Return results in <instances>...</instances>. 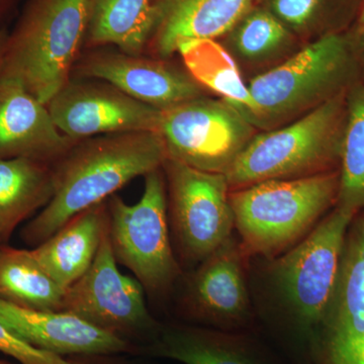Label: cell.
I'll use <instances>...</instances> for the list:
<instances>
[{"mask_svg": "<svg viewBox=\"0 0 364 364\" xmlns=\"http://www.w3.org/2000/svg\"><path fill=\"white\" fill-rule=\"evenodd\" d=\"M354 213L335 207L287 252L265 260L268 303L264 331L291 364H313L318 326L338 280Z\"/></svg>", "mask_w": 364, "mask_h": 364, "instance_id": "obj_1", "label": "cell"}, {"mask_svg": "<svg viewBox=\"0 0 364 364\" xmlns=\"http://www.w3.org/2000/svg\"><path fill=\"white\" fill-rule=\"evenodd\" d=\"M167 158L157 132L111 134L79 140L54 166L52 200L21 231L26 245H40L76 215L107 202Z\"/></svg>", "mask_w": 364, "mask_h": 364, "instance_id": "obj_2", "label": "cell"}, {"mask_svg": "<svg viewBox=\"0 0 364 364\" xmlns=\"http://www.w3.org/2000/svg\"><path fill=\"white\" fill-rule=\"evenodd\" d=\"M363 78V62L349 33L323 38L249 79L255 111L246 119L258 131L279 128L348 92Z\"/></svg>", "mask_w": 364, "mask_h": 364, "instance_id": "obj_3", "label": "cell"}, {"mask_svg": "<svg viewBox=\"0 0 364 364\" xmlns=\"http://www.w3.org/2000/svg\"><path fill=\"white\" fill-rule=\"evenodd\" d=\"M87 23L88 0H26L9 32L0 81L47 105L70 80Z\"/></svg>", "mask_w": 364, "mask_h": 364, "instance_id": "obj_4", "label": "cell"}, {"mask_svg": "<svg viewBox=\"0 0 364 364\" xmlns=\"http://www.w3.org/2000/svg\"><path fill=\"white\" fill-rule=\"evenodd\" d=\"M338 193L339 170L234 189L235 232L251 257L273 259L313 231L336 207Z\"/></svg>", "mask_w": 364, "mask_h": 364, "instance_id": "obj_5", "label": "cell"}, {"mask_svg": "<svg viewBox=\"0 0 364 364\" xmlns=\"http://www.w3.org/2000/svg\"><path fill=\"white\" fill-rule=\"evenodd\" d=\"M347 95L343 93L279 128L258 132L225 173L230 189L339 170Z\"/></svg>", "mask_w": 364, "mask_h": 364, "instance_id": "obj_6", "label": "cell"}, {"mask_svg": "<svg viewBox=\"0 0 364 364\" xmlns=\"http://www.w3.org/2000/svg\"><path fill=\"white\" fill-rule=\"evenodd\" d=\"M145 177L140 200L134 205L114 195L107 200L109 233L117 262L128 268L151 298L173 291L182 275L167 212L166 181L162 167Z\"/></svg>", "mask_w": 364, "mask_h": 364, "instance_id": "obj_7", "label": "cell"}, {"mask_svg": "<svg viewBox=\"0 0 364 364\" xmlns=\"http://www.w3.org/2000/svg\"><path fill=\"white\" fill-rule=\"evenodd\" d=\"M170 234L181 267H198L235 233L229 183L223 173L203 171L166 158Z\"/></svg>", "mask_w": 364, "mask_h": 364, "instance_id": "obj_8", "label": "cell"}, {"mask_svg": "<svg viewBox=\"0 0 364 364\" xmlns=\"http://www.w3.org/2000/svg\"><path fill=\"white\" fill-rule=\"evenodd\" d=\"M117 264L107 223L92 264L66 289L61 311L123 340L141 355L157 336L162 323L148 310L140 282L124 275Z\"/></svg>", "mask_w": 364, "mask_h": 364, "instance_id": "obj_9", "label": "cell"}, {"mask_svg": "<svg viewBox=\"0 0 364 364\" xmlns=\"http://www.w3.org/2000/svg\"><path fill=\"white\" fill-rule=\"evenodd\" d=\"M258 132L233 105L208 95L161 111L159 128L167 158L223 174Z\"/></svg>", "mask_w": 364, "mask_h": 364, "instance_id": "obj_10", "label": "cell"}, {"mask_svg": "<svg viewBox=\"0 0 364 364\" xmlns=\"http://www.w3.org/2000/svg\"><path fill=\"white\" fill-rule=\"evenodd\" d=\"M251 257L236 232L183 279L181 314L189 324L257 331L249 284Z\"/></svg>", "mask_w": 364, "mask_h": 364, "instance_id": "obj_11", "label": "cell"}, {"mask_svg": "<svg viewBox=\"0 0 364 364\" xmlns=\"http://www.w3.org/2000/svg\"><path fill=\"white\" fill-rule=\"evenodd\" d=\"M63 135L79 141L111 134L159 133L161 111L97 79L71 77L47 104Z\"/></svg>", "mask_w": 364, "mask_h": 364, "instance_id": "obj_12", "label": "cell"}, {"mask_svg": "<svg viewBox=\"0 0 364 364\" xmlns=\"http://www.w3.org/2000/svg\"><path fill=\"white\" fill-rule=\"evenodd\" d=\"M170 60L126 54L112 47L95 48L81 53L72 77L105 81L160 111L207 95L186 68Z\"/></svg>", "mask_w": 364, "mask_h": 364, "instance_id": "obj_13", "label": "cell"}, {"mask_svg": "<svg viewBox=\"0 0 364 364\" xmlns=\"http://www.w3.org/2000/svg\"><path fill=\"white\" fill-rule=\"evenodd\" d=\"M313 364H364V210L352 219L334 293L318 326Z\"/></svg>", "mask_w": 364, "mask_h": 364, "instance_id": "obj_14", "label": "cell"}, {"mask_svg": "<svg viewBox=\"0 0 364 364\" xmlns=\"http://www.w3.org/2000/svg\"><path fill=\"white\" fill-rule=\"evenodd\" d=\"M141 355L182 364H291L258 331H223L186 322L162 323Z\"/></svg>", "mask_w": 364, "mask_h": 364, "instance_id": "obj_15", "label": "cell"}, {"mask_svg": "<svg viewBox=\"0 0 364 364\" xmlns=\"http://www.w3.org/2000/svg\"><path fill=\"white\" fill-rule=\"evenodd\" d=\"M0 322L35 348L69 358L92 354H136L135 349L65 311L21 308L0 299Z\"/></svg>", "mask_w": 364, "mask_h": 364, "instance_id": "obj_16", "label": "cell"}, {"mask_svg": "<svg viewBox=\"0 0 364 364\" xmlns=\"http://www.w3.org/2000/svg\"><path fill=\"white\" fill-rule=\"evenodd\" d=\"M262 0H154V28L146 55L171 59L184 41L220 40Z\"/></svg>", "mask_w": 364, "mask_h": 364, "instance_id": "obj_17", "label": "cell"}, {"mask_svg": "<svg viewBox=\"0 0 364 364\" xmlns=\"http://www.w3.org/2000/svg\"><path fill=\"white\" fill-rule=\"evenodd\" d=\"M76 142L58 130L47 105L21 86L0 81V158L55 163Z\"/></svg>", "mask_w": 364, "mask_h": 364, "instance_id": "obj_18", "label": "cell"}, {"mask_svg": "<svg viewBox=\"0 0 364 364\" xmlns=\"http://www.w3.org/2000/svg\"><path fill=\"white\" fill-rule=\"evenodd\" d=\"M109 223L107 202L76 215L32 249L33 255L62 289L70 287L92 264Z\"/></svg>", "mask_w": 364, "mask_h": 364, "instance_id": "obj_19", "label": "cell"}, {"mask_svg": "<svg viewBox=\"0 0 364 364\" xmlns=\"http://www.w3.org/2000/svg\"><path fill=\"white\" fill-rule=\"evenodd\" d=\"M219 41L242 74L252 77L279 65L306 45L262 4L244 14Z\"/></svg>", "mask_w": 364, "mask_h": 364, "instance_id": "obj_20", "label": "cell"}, {"mask_svg": "<svg viewBox=\"0 0 364 364\" xmlns=\"http://www.w3.org/2000/svg\"><path fill=\"white\" fill-rule=\"evenodd\" d=\"M54 163L31 158H0V245L54 196Z\"/></svg>", "mask_w": 364, "mask_h": 364, "instance_id": "obj_21", "label": "cell"}, {"mask_svg": "<svg viewBox=\"0 0 364 364\" xmlns=\"http://www.w3.org/2000/svg\"><path fill=\"white\" fill-rule=\"evenodd\" d=\"M154 28V0H88L85 49L143 55Z\"/></svg>", "mask_w": 364, "mask_h": 364, "instance_id": "obj_22", "label": "cell"}, {"mask_svg": "<svg viewBox=\"0 0 364 364\" xmlns=\"http://www.w3.org/2000/svg\"><path fill=\"white\" fill-rule=\"evenodd\" d=\"M184 68L203 90L226 100L247 117L255 111L247 83L236 61L219 40L184 41L177 48Z\"/></svg>", "mask_w": 364, "mask_h": 364, "instance_id": "obj_23", "label": "cell"}, {"mask_svg": "<svg viewBox=\"0 0 364 364\" xmlns=\"http://www.w3.org/2000/svg\"><path fill=\"white\" fill-rule=\"evenodd\" d=\"M64 294L32 250L0 245V299L32 310L61 311Z\"/></svg>", "mask_w": 364, "mask_h": 364, "instance_id": "obj_24", "label": "cell"}, {"mask_svg": "<svg viewBox=\"0 0 364 364\" xmlns=\"http://www.w3.org/2000/svg\"><path fill=\"white\" fill-rule=\"evenodd\" d=\"M363 0H262L304 44L350 32Z\"/></svg>", "mask_w": 364, "mask_h": 364, "instance_id": "obj_25", "label": "cell"}, {"mask_svg": "<svg viewBox=\"0 0 364 364\" xmlns=\"http://www.w3.org/2000/svg\"><path fill=\"white\" fill-rule=\"evenodd\" d=\"M347 102L336 207L358 214L364 210V78L348 91Z\"/></svg>", "mask_w": 364, "mask_h": 364, "instance_id": "obj_26", "label": "cell"}, {"mask_svg": "<svg viewBox=\"0 0 364 364\" xmlns=\"http://www.w3.org/2000/svg\"><path fill=\"white\" fill-rule=\"evenodd\" d=\"M0 352L21 364H72L70 359L35 348L0 322Z\"/></svg>", "mask_w": 364, "mask_h": 364, "instance_id": "obj_27", "label": "cell"}, {"mask_svg": "<svg viewBox=\"0 0 364 364\" xmlns=\"http://www.w3.org/2000/svg\"><path fill=\"white\" fill-rule=\"evenodd\" d=\"M72 364H151L146 356L135 354H92L69 356Z\"/></svg>", "mask_w": 364, "mask_h": 364, "instance_id": "obj_28", "label": "cell"}, {"mask_svg": "<svg viewBox=\"0 0 364 364\" xmlns=\"http://www.w3.org/2000/svg\"><path fill=\"white\" fill-rule=\"evenodd\" d=\"M21 0H0V30L6 28L16 14L18 13Z\"/></svg>", "mask_w": 364, "mask_h": 364, "instance_id": "obj_29", "label": "cell"}, {"mask_svg": "<svg viewBox=\"0 0 364 364\" xmlns=\"http://www.w3.org/2000/svg\"><path fill=\"white\" fill-rule=\"evenodd\" d=\"M348 33L353 40L361 39V38L364 37V0L363 7H361L360 14H359L358 20L356 21V23L354 25L353 28H352L350 32Z\"/></svg>", "mask_w": 364, "mask_h": 364, "instance_id": "obj_30", "label": "cell"}, {"mask_svg": "<svg viewBox=\"0 0 364 364\" xmlns=\"http://www.w3.org/2000/svg\"><path fill=\"white\" fill-rule=\"evenodd\" d=\"M7 38H9V31L7 28H1L0 30V65H1L4 52H6Z\"/></svg>", "mask_w": 364, "mask_h": 364, "instance_id": "obj_31", "label": "cell"}, {"mask_svg": "<svg viewBox=\"0 0 364 364\" xmlns=\"http://www.w3.org/2000/svg\"><path fill=\"white\" fill-rule=\"evenodd\" d=\"M353 42L355 43L356 48H358L359 56H360L361 62H363V66L364 69V37L361 38V39L353 40Z\"/></svg>", "mask_w": 364, "mask_h": 364, "instance_id": "obj_32", "label": "cell"}, {"mask_svg": "<svg viewBox=\"0 0 364 364\" xmlns=\"http://www.w3.org/2000/svg\"><path fill=\"white\" fill-rule=\"evenodd\" d=\"M0 364H14V363H9V361L4 360V359L0 358Z\"/></svg>", "mask_w": 364, "mask_h": 364, "instance_id": "obj_33", "label": "cell"}]
</instances>
